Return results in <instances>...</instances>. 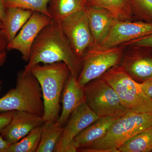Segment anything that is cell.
I'll list each match as a JSON object with an SVG mask.
<instances>
[{
    "mask_svg": "<svg viewBox=\"0 0 152 152\" xmlns=\"http://www.w3.org/2000/svg\"><path fill=\"white\" fill-rule=\"evenodd\" d=\"M65 63L71 74L77 79L82 68V60L76 56L58 24L53 21L44 28L33 44L31 56L23 70L29 72L33 66L40 63Z\"/></svg>",
    "mask_w": 152,
    "mask_h": 152,
    "instance_id": "1",
    "label": "cell"
},
{
    "mask_svg": "<svg viewBox=\"0 0 152 152\" xmlns=\"http://www.w3.org/2000/svg\"><path fill=\"white\" fill-rule=\"evenodd\" d=\"M30 72L40 85L44 106V121L58 119L61 95L71 74L69 67L63 62L40 64L31 68Z\"/></svg>",
    "mask_w": 152,
    "mask_h": 152,
    "instance_id": "2",
    "label": "cell"
},
{
    "mask_svg": "<svg viewBox=\"0 0 152 152\" xmlns=\"http://www.w3.org/2000/svg\"><path fill=\"white\" fill-rule=\"evenodd\" d=\"M152 127V113L127 112L112 125L105 134L85 148L84 152H118V149L133 137Z\"/></svg>",
    "mask_w": 152,
    "mask_h": 152,
    "instance_id": "3",
    "label": "cell"
},
{
    "mask_svg": "<svg viewBox=\"0 0 152 152\" xmlns=\"http://www.w3.org/2000/svg\"><path fill=\"white\" fill-rule=\"evenodd\" d=\"M40 85L30 71H21L16 84L0 99V111L18 110L42 117L44 106Z\"/></svg>",
    "mask_w": 152,
    "mask_h": 152,
    "instance_id": "4",
    "label": "cell"
},
{
    "mask_svg": "<svg viewBox=\"0 0 152 152\" xmlns=\"http://www.w3.org/2000/svg\"><path fill=\"white\" fill-rule=\"evenodd\" d=\"M102 77L116 92L127 111L152 113V99L144 93L140 83L133 80L121 66H114Z\"/></svg>",
    "mask_w": 152,
    "mask_h": 152,
    "instance_id": "5",
    "label": "cell"
},
{
    "mask_svg": "<svg viewBox=\"0 0 152 152\" xmlns=\"http://www.w3.org/2000/svg\"><path fill=\"white\" fill-rule=\"evenodd\" d=\"M86 102L99 117L122 116L127 112L113 88L102 77L84 86Z\"/></svg>",
    "mask_w": 152,
    "mask_h": 152,
    "instance_id": "6",
    "label": "cell"
},
{
    "mask_svg": "<svg viewBox=\"0 0 152 152\" xmlns=\"http://www.w3.org/2000/svg\"><path fill=\"white\" fill-rule=\"evenodd\" d=\"M125 45L105 49H89L82 59V68L77 79L84 87L89 82L102 77L106 72L119 65L124 50Z\"/></svg>",
    "mask_w": 152,
    "mask_h": 152,
    "instance_id": "7",
    "label": "cell"
},
{
    "mask_svg": "<svg viewBox=\"0 0 152 152\" xmlns=\"http://www.w3.org/2000/svg\"><path fill=\"white\" fill-rule=\"evenodd\" d=\"M57 23L76 56L82 60L87 51L94 46V39L86 9L73 14Z\"/></svg>",
    "mask_w": 152,
    "mask_h": 152,
    "instance_id": "8",
    "label": "cell"
},
{
    "mask_svg": "<svg viewBox=\"0 0 152 152\" xmlns=\"http://www.w3.org/2000/svg\"><path fill=\"white\" fill-rule=\"evenodd\" d=\"M151 34L152 23L119 20L114 24L102 42L96 48L90 49L103 50L115 48Z\"/></svg>",
    "mask_w": 152,
    "mask_h": 152,
    "instance_id": "9",
    "label": "cell"
},
{
    "mask_svg": "<svg viewBox=\"0 0 152 152\" xmlns=\"http://www.w3.org/2000/svg\"><path fill=\"white\" fill-rule=\"evenodd\" d=\"M53 21L47 15L34 12L13 39L8 44L7 50L18 51L21 53L22 59L28 62L36 38L42 30Z\"/></svg>",
    "mask_w": 152,
    "mask_h": 152,
    "instance_id": "10",
    "label": "cell"
},
{
    "mask_svg": "<svg viewBox=\"0 0 152 152\" xmlns=\"http://www.w3.org/2000/svg\"><path fill=\"white\" fill-rule=\"evenodd\" d=\"M100 118L86 103H83L72 112L66 126L55 147L54 152H66L68 146L78 134Z\"/></svg>",
    "mask_w": 152,
    "mask_h": 152,
    "instance_id": "11",
    "label": "cell"
},
{
    "mask_svg": "<svg viewBox=\"0 0 152 152\" xmlns=\"http://www.w3.org/2000/svg\"><path fill=\"white\" fill-rule=\"evenodd\" d=\"M42 117L22 111H15L8 125L0 132L9 144L18 142L36 128L44 124Z\"/></svg>",
    "mask_w": 152,
    "mask_h": 152,
    "instance_id": "12",
    "label": "cell"
},
{
    "mask_svg": "<svg viewBox=\"0 0 152 152\" xmlns=\"http://www.w3.org/2000/svg\"><path fill=\"white\" fill-rule=\"evenodd\" d=\"M146 49L127 53L121 66L131 77L139 83L152 77V56Z\"/></svg>",
    "mask_w": 152,
    "mask_h": 152,
    "instance_id": "13",
    "label": "cell"
},
{
    "mask_svg": "<svg viewBox=\"0 0 152 152\" xmlns=\"http://www.w3.org/2000/svg\"><path fill=\"white\" fill-rule=\"evenodd\" d=\"M86 11L94 39V46L92 48H94L104 39L119 20L110 11L100 7L88 5Z\"/></svg>",
    "mask_w": 152,
    "mask_h": 152,
    "instance_id": "14",
    "label": "cell"
},
{
    "mask_svg": "<svg viewBox=\"0 0 152 152\" xmlns=\"http://www.w3.org/2000/svg\"><path fill=\"white\" fill-rule=\"evenodd\" d=\"M84 87L78 83L77 79L70 74L63 91L62 110L56 122L64 127L71 114L79 106L86 102Z\"/></svg>",
    "mask_w": 152,
    "mask_h": 152,
    "instance_id": "15",
    "label": "cell"
},
{
    "mask_svg": "<svg viewBox=\"0 0 152 152\" xmlns=\"http://www.w3.org/2000/svg\"><path fill=\"white\" fill-rule=\"evenodd\" d=\"M121 116H113L100 118L79 133L71 144L77 148V150L85 148L103 137L112 125Z\"/></svg>",
    "mask_w": 152,
    "mask_h": 152,
    "instance_id": "16",
    "label": "cell"
},
{
    "mask_svg": "<svg viewBox=\"0 0 152 152\" xmlns=\"http://www.w3.org/2000/svg\"><path fill=\"white\" fill-rule=\"evenodd\" d=\"M34 12L20 8H6L1 31L8 43L13 39Z\"/></svg>",
    "mask_w": 152,
    "mask_h": 152,
    "instance_id": "17",
    "label": "cell"
},
{
    "mask_svg": "<svg viewBox=\"0 0 152 152\" xmlns=\"http://www.w3.org/2000/svg\"><path fill=\"white\" fill-rule=\"evenodd\" d=\"M48 10L53 20L58 22L88 5L87 0H51Z\"/></svg>",
    "mask_w": 152,
    "mask_h": 152,
    "instance_id": "18",
    "label": "cell"
},
{
    "mask_svg": "<svg viewBox=\"0 0 152 152\" xmlns=\"http://www.w3.org/2000/svg\"><path fill=\"white\" fill-rule=\"evenodd\" d=\"M64 127L52 120L45 121L42 126L40 142L37 152H53Z\"/></svg>",
    "mask_w": 152,
    "mask_h": 152,
    "instance_id": "19",
    "label": "cell"
},
{
    "mask_svg": "<svg viewBox=\"0 0 152 152\" xmlns=\"http://www.w3.org/2000/svg\"><path fill=\"white\" fill-rule=\"evenodd\" d=\"M88 5L103 8L120 20H132L134 13L129 0H87Z\"/></svg>",
    "mask_w": 152,
    "mask_h": 152,
    "instance_id": "20",
    "label": "cell"
},
{
    "mask_svg": "<svg viewBox=\"0 0 152 152\" xmlns=\"http://www.w3.org/2000/svg\"><path fill=\"white\" fill-rule=\"evenodd\" d=\"M151 151L152 127L129 139L118 149V152Z\"/></svg>",
    "mask_w": 152,
    "mask_h": 152,
    "instance_id": "21",
    "label": "cell"
},
{
    "mask_svg": "<svg viewBox=\"0 0 152 152\" xmlns=\"http://www.w3.org/2000/svg\"><path fill=\"white\" fill-rule=\"evenodd\" d=\"M42 126L36 128L18 142L11 145L7 152H37L40 142Z\"/></svg>",
    "mask_w": 152,
    "mask_h": 152,
    "instance_id": "22",
    "label": "cell"
},
{
    "mask_svg": "<svg viewBox=\"0 0 152 152\" xmlns=\"http://www.w3.org/2000/svg\"><path fill=\"white\" fill-rule=\"evenodd\" d=\"M51 0H4L6 8L18 7L39 12L50 17L48 5Z\"/></svg>",
    "mask_w": 152,
    "mask_h": 152,
    "instance_id": "23",
    "label": "cell"
},
{
    "mask_svg": "<svg viewBox=\"0 0 152 152\" xmlns=\"http://www.w3.org/2000/svg\"><path fill=\"white\" fill-rule=\"evenodd\" d=\"M134 14L143 21L152 23V0H129Z\"/></svg>",
    "mask_w": 152,
    "mask_h": 152,
    "instance_id": "24",
    "label": "cell"
},
{
    "mask_svg": "<svg viewBox=\"0 0 152 152\" xmlns=\"http://www.w3.org/2000/svg\"><path fill=\"white\" fill-rule=\"evenodd\" d=\"M126 45L139 48H152V34L131 41L124 45Z\"/></svg>",
    "mask_w": 152,
    "mask_h": 152,
    "instance_id": "25",
    "label": "cell"
},
{
    "mask_svg": "<svg viewBox=\"0 0 152 152\" xmlns=\"http://www.w3.org/2000/svg\"><path fill=\"white\" fill-rule=\"evenodd\" d=\"M15 111L6 112L0 115V132L9 124L12 118Z\"/></svg>",
    "mask_w": 152,
    "mask_h": 152,
    "instance_id": "26",
    "label": "cell"
},
{
    "mask_svg": "<svg viewBox=\"0 0 152 152\" xmlns=\"http://www.w3.org/2000/svg\"><path fill=\"white\" fill-rule=\"evenodd\" d=\"M140 85L144 93L152 99V77L140 83Z\"/></svg>",
    "mask_w": 152,
    "mask_h": 152,
    "instance_id": "27",
    "label": "cell"
},
{
    "mask_svg": "<svg viewBox=\"0 0 152 152\" xmlns=\"http://www.w3.org/2000/svg\"><path fill=\"white\" fill-rule=\"evenodd\" d=\"M8 44V42L4 36L1 30H0V54L3 52L6 51Z\"/></svg>",
    "mask_w": 152,
    "mask_h": 152,
    "instance_id": "28",
    "label": "cell"
},
{
    "mask_svg": "<svg viewBox=\"0 0 152 152\" xmlns=\"http://www.w3.org/2000/svg\"><path fill=\"white\" fill-rule=\"evenodd\" d=\"M11 144H9L0 136V152H7Z\"/></svg>",
    "mask_w": 152,
    "mask_h": 152,
    "instance_id": "29",
    "label": "cell"
},
{
    "mask_svg": "<svg viewBox=\"0 0 152 152\" xmlns=\"http://www.w3.org/2000/svg\"><path fill=\"white\" fill-rule=\"evenodd\" d=\"M6 8L4 0H0V20L2 22L5 15Z\"/></svg>",
    "mask_w": 152,
    "mask_h": 152,
    "instance_id": "30",
    "label": "cell"
},
{
    "mask_svg": "<svg viewBox=\"0 0 152 152\" xmlns=\"http://www.w3.org/2000/svg\"><path fill=\"white\" fill-rule=\"evenodd\" d=\"M7 57V52H4L0 54V66H1L4 64L5 62Z\"/></svg>",
    "mask_w": 152,
    "mask_h": 152,
    "instance_id": "31",
    "label": "cell"
},
{
    "mask_svg": "<svg viewBox=\"0 0 152 152\" xmlns=\"http://www.w3.org/2000/svg\"><path fill=\"white\" fill-rule=\"evenodd\" d=\"M3 24L1 21L0 20V30H1L2 28Z\"/></svg>",
    "mask_w": 152,
    "mask_h": 152,
    "instance_id": "32",
    "label": "cell"
}]
</instances>
